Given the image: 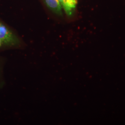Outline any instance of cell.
<instances>
[{"mask_svg":"<svg viewBox=\"0 0 125 125\" xmlns=\"http://www.w3.org/2000/svg\"><path fill=\"white\" fill-rule=\"evenodd\" d=\"M0 40L3 46L15 49H22L24 45L21 40L8 27L0 22Z\"/></svg>","mask_w":125,"mask_h":125,"instance_id":"1","label":"cell"},{"mask_svg":"<svg viewBox=\"0 0 125 125\" xmlns=\"http://www.w3.org/2000/svg\"><path fill=\"white\" fill-rule=\"evenodd\" d=\"M46 4L54 13L58 15H62V7L58 0H44Z\"/></svg>","mask_w":125,"mask_h":125,"instance_id":"2","label":"cell"},{"mask_svg":"<svg viewBox=\"0 0 125 125\" xmlns=\"http://www.w3.org/2000/svg\"><path fill=\"white\" fill-rule=\"evenodd\" d=\"M74 0V1H77V0Z\"/></svg>","mask_w":125,"mask_h":125,"instance_id":"3","label":"cell"}]
</instances>
